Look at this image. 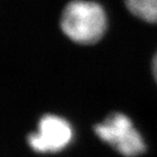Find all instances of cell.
Returning a JSON list of instances; mask_svg holds the SVG:
<instances>
[{"mask_svg": "<svg viewBox=\"0 0 157 157\" xmlns=\"http://www.w3.org/2000/svg\"><path fill=\"white\" fill-rule=\"evenodd\" d=\"M152 74L155 78V82L157 83V52L155 53L154 57L152 59Z\"/></svg>", "mask_w": 157, "mask_h": 157, "instance_id": "obj_5", "label": "cell"}, {"mask_svg": "<svg viewBox=\"0 0 157 157\" xmlns=\"http://www.w3.org/2000/svg\"><path fill=\"white\" fill-rule=\"evenodd\" d=\"M95 134L119 154L134 157L145 152L146 145L139 131L127 115L114 112L94 128Z\"/></svg>", "mask_w": 157, "mask_h": 157, "instance_id": "obj_2", "label": "cell"}, {"mask_svg": "<svg viewBox=\"0 0 157 157\" xmlns=\"http://www.w3.org/2000/svg\"><path fill=\"white\" fill-rule=\"evenodd\" d=\"M60 28L74 42L84 45L96 43L105 32V12L96 2L73 0L62 11Z\"/></svg>", "mask_w": 157, "mask_h": 157, "instance_id": "obj_1", "label": "cell"}, {"mask_svg": "<svg viewBox=\"0 0 157 157\" xmlns=\"http://www.w3.org/2000/svg\"><path fill=\"white\" fill-rule=\"evenodd\" d=\"M124 3L135 17L147 23L157 24V0H124Z\"/></svg>", "mask_w": 157, "mask_h": 157, "instance_id": "obj_4", "label": "cell"}, {"mask_svg": "<svg viewBox=\"0 0 157 157\" xmlns=\"http://www.w3.org/2000/svg\"><path fill=\"white\" fill-rule=\"evenodd\" d=\"M73 140V128L70 122L58 115L45 114L38 124L36 133L28 136L29 146L38 153H56Z\"/></svg>", "mask_w": 157, "mask_h": 157, "instance_id": "obj_3", "label": "cell"}]
</instances>
